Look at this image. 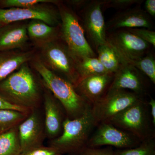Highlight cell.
<instances>
[{
  "instance_id": "obj_1",
  "label": "cell",
  "mask_w": 155,
  "mask_h": 155,
  "mask_svg": "<svg viewBox=\"0 0 155 155\" xmlns=\"http://www.w3.org/2000/svg\"><path fill=\"white\" fill-rule=\"evenodd\" d=\"M0 96L14 105L30 110L39 109L41 89L28 63L0 82Z\"/></svg>"
},
{
  "instance_id": "obj_2",
  "label": "cell",
  "mask_w": 155,
  "mask_h": 155,
  "mask_svg": "<svg viewBox=\"0 0 155 155\" xmlns=\"http://www.w3.org/2000/svg\"><path fill=\"white\" fill-rule=\"evenodd\" d=\"M33 66L41 77L44 86L61 103L67 118H78L91 107V105L78 93L73 84L50 70L42 61H35Z\"/></svg>"
},
{
  "instance_id": "obj_3",
  "label": "cell",
  "mask_w": 155,
  "mask_h": 155,
  "mask_svg": "<svg viewBox=\"0 0 155 155\" xmlns=\"http://www.w3.org/2000/svg\"><path fill=\"white\" fill-rule=\"evenodd\" d=\"M97 125L91 107L78 118L71 119L66 117L62 133L50 141L49 146L55 148L62 155H78L86 147L92 130Z\"/></svg>"
},
{
  "instance_id": "obj_4",
  "label": "cell",
  "mask_w": 155,
  "mask_h": 155,
  "mask_svg": "<svg viewBox=\"0 0 155 155\" xmlns=\"http://www.w3.org/2000/svg\"><path fill=\"white\" fill-rule=\"evenodd\" d=\"M61 37L76 59L96 57V54L87 40L83 26L77 15L69 8L59 5Z\"/></svg>"
},
{
  "instance_id": "obj_5",
  "label": "cell",
  "mask_w": 155,
  "mask_h": 155,
  "mask_svg": "<svg viewBox=\"0 0 155 155\" xmlns=\"http://www.w3.org/2000/svg\"><path fill=\"white\" fill-rule=\"evenodd\" d=\"M43 63L50 70L58 73L74 85L80 79L76 69V58L67 46L57 39L41 45Z\"/></svg>"
},
{
  "instance_id": "obj_6",
  "label": "cell",
  "mask_w": 155,
  "mask_h": 155,
  "mask_svg": "<svg viewBox=\"0 0 155 155\" xmlns=\"http://www.w3.org/2000/svg\"><path fill=\"white\" fill-rule=\"evenodd\" d=\"M147 113L146 105L141 99L106 122L133 134L142 142L150 138Z\"/></svg>"
},
{
  "instance_id": "obj_7",
  "label": "cell",
  "mask_w": 155,
  "mask_h": 155,
  "mask_svg": "<svg viewBox=\"0 0 155 155\" xmlns=\"http://www.w3.org/2000/svg\"><path fill=\"white\" fill-rule=\"evenodd\" d=\"M140 95L126 90H108L91 106L97 123L107 122L111 118L141 99Z\"/></svg>"
},
{
  "instance_id": "obj_8",
  "label": "cell",
  "mask_w": 155,
  "mask_h": 155,
  "mask_svg": "<svg viewBox=\"0 0 155 155\" xmlns=\"http://www.w3.org/2000/svg\"><path fill=\"white\" fill-rule=\"evenodd\" d=\"M107 41L123 61H135L148 54L151 45L126 29L113 31L107 35Z\"/></svg>"
},
{
  "instance_id": "obj_9",
  "label": "cell",
  "mask_w": 155,
  "mask_h": 155,
  "mask_svg": "<svg viewBox=\"0 0 155 155\" xmlns=\"http://www.w3.org/2000/svg\"><path fill=\"white\" fill-rule=\"evenodd\" d=\"M141 142L133 134L108 122H102L94 134L89 139L86 147L98 148L108 145L125 149L138 146Z\"/></svg>"
},
{
  "instance_id": "obj_10",
  "label": "cell",
  "mask_w": 155,
  "mask_h": 155,
  "mask_svg": "<svg viewBox=\"0 0 155 155\" xmlns=\"http://www.w3.org/2000/svg\"><path fill=\"white\" fill-rule=\"evenodd\" d=\"M42 5L27 8L0 9V23L7 25L28 19H38L52 26L58 25L61 21L59 11Z\"/></svg>"
},
{
  "instance_id": "obj_11",
  "label": "cell",
  "mask_w": 155,
  "mask_h": 155,
  "mask_svg": "<svg viewBox=\"0 0 155 155\" xmlns=\"http://www.w3.org/2000/svg\"><path fill=\"white\" fill-rule=\"evenodd\" d=\"M38 109L31 110L28 117L18 126L22 153L41 146L46 137L44 119Z\"/></svg>"
},
{
  "instance_id": "obj_12",
  "label": "cell",
  "mask_w": 155,
  "mask_h": 155,
  "mask_svg": "<svg viewBox=\"0 0 155 155\" xmlns=\"http://www.w3.org/2000/svg\"><path fill=\"white\" fill-rule=\"evenodd\" d=\"M103 4V1H90L83 10L84 29L96 48L107 42Z\"/></svg>"
},
{
  "instance_id": "obj_13",
  "label": "cell",
  "mask_w": 155,
  "mask_h": 155,
  "mask_svg": "<svg viewBox=\"0 0 155 155\" xmlns=\"http://www.w3.org/2000/svg\"><path fill=\"white\" fill-rule=\"evenodd\" d=\"M106 31H115L121 29L153 28L150 17L139 6L121 11L106 24Z\"/></svg>"
},
{
  "instance_id": "obj_14",
  "label": "cell",
  "mask_w": 155,
  "mask_h": 155,
  "mask_svg": "<svg viewBox=\"0 0 155 155\" xmlns=\"http://www.w3.org/2000/svg\"><path fill=\"white\" fill-rule=\"evenodd\" d=\"M45 87V86H44ZM43 95L45 110L44 123L46 136L52 140L61 135L64 119L61 103L50 91L45 87Z\"/></svg>"
},
{
  "instance_id": "obj_15",
  "label": "cell",
  "mask_w": 155,
  "mask_h": 155,
  "mask_svg": "<svg viewBox=\"0 0 155 155\" xmlns=\"http://www.w3.org/2000/svg\"><path fill=\"white\" fill-rule=\"evenodd\" d=\"M122 59V64L108 88V90L129 89L139 95L143 94L145 84L142 73L132 64Z\"/></svg>"
},
{
  "instance_id": "obj_16",
  "label": "cell",
  "mask_w": 155,
  "mask_h": 155,
  "mask_svg": "<svg viewBox=\"0 0 155 155\" xmlns=\"http://www.w3.org/2000/svg\"><path fill=\"white\" fill-rule=\"evenodd\" d=\"M114 75V74H101L81 78L75 85V90L92 106L104 96Z\"/></svg>"
},
{
  "instance_id": "obj_17",
  "label": "cell",
  "mask_w": 155,
  "mask_h": 155,
  "mask_svg": "<svg viewBox=\"0 0 155 155\" xmlns=\"http://www.w3.org/2000/svg\"><path fill=\"white\" fill-rule=\"evenodd\" d=\"M28 38L25 24L15 22L3 25L0 28V51L22 48Z\"/></svg>"
},
{
  "instance_id": "obj_18",
  "label": "cell",
  "mask_w": 155,
  "mask_h": 155,
  "mask_svg": "<svg viewBox=\"0 0 155 155\" xmlns=\"http://www.w3.org/2000/svg\"><path fill=\"white\" fill-rule=\"evenodd\" d=\"M31 51H0V82L32 58Z\"/></svg>"
},
{
  "instance_id": "obj_19",
  "label": "cell",
  "mask_w": 155,
  "mask_h": 155,
  "mask_svg": "<svg viewBox=\"0 0 155 155\" xmlns=\"http://www.w3.org/2000/svg\"><path fill=\"white\" fill-rule=\"evenodd\" d=\"M27 30L28 38L41 45L57 39L59 35L58 27L38 19L31 20L27 25Z\"/></svg>"
},
{
  "instance_id": "obj_20",
  "label": "cell",
  "mask_w": 155,
  "mask_h": 155,
  "mask_svg": "<svg viewBox=\"0 0 155 155\" xmlns=\"http://www.w3.org/2000/svg\"><path fill=\"white\" fill-rule=\"evenodd\" d=\"M97 51L101 64L109 73L115 74L122 64L121 57L116 50L107 41L98 47Z\"/></svg>"
},
{
  "instance_id": "obj_21",
  "label": "cell",
  "mask_w": 155,
  "mask_h": 155,
  "mask_svg": "<svg viewBox=\"0 0 155 155\" xmlns=\"http://www.w3.org/2000/svg\"><path fill=\"white\" fill-rule=\"evenodd\" d=\"M18 126L0 135V155H19L22 153Z\"/></svg>"
},
{
  "instance_id": "obj_22",
  "label": "cell",
  "mask_w": 155,
  "mask_h": 155,
  "mask_svg": "<svg viewBox=\"0 0 155 155\" xmlns=\"http://www.w3.org/2000/svg\"><path fill=\"white\" fill-rule=\"evenodd\" d=\"M76 66L80 79L91 75L110 74L96 57L76 59Z\"/></svg>"
},
{
  "instance_id": "obj_23",
  "label": "cell",
  "mask_w": 155,
  "mask_h": 155,
  "mask_svg": "<svg viewBox=\"0 0 155 155\" xmlns=\"http://www.w3.org/2000/svg\"><path fill=\"white\" fill-rule=\"evenodd\" d=\"M30 113L7 109L0 110V135L19 125Z\"/></svg>"
},
{
  "instance_id": "obj_24",
  "label": "cell",
  "mask_w": 155,
  "mask_h": 155,
  "mask_svg": "<svg viewBox=\"0 0 155 155\" xmlns=\"http://www.w3.org/2000/svg\"><path fill=\"white\" fill-rule=\"evenodd\" d=\"M127 63L132 64L142 74L147 75L155 84V60L153 54H148L142 58Z\"/></svg>"
},
{
  "instance_id": "obj_25",
  "label": "cell",
  "mask_w": 155,
  "mask_h": 155,
  "mask_svg": "<svg viewBox=\"0 0 155 155\" xmlns=\"http://www.w3.org/2000/svg\"><path fill=\"white\" fill-rule=\"evenodd\" d=\"M114 155H155L154 140L148 139L135 147L114 151Z\"/></svg>"
},
{
  "instance_id": "obj_26",
  "label": "cell",
  "mask_w": 155,
  "mask_h": 155,
  "mask_svg": "<svg viewBox=\"0 0 155 155\" xmlns=\"http://www.w3.org/2000/svg\"><path fill=\"white\" fill-rule=\"evenodd\" d=\"M55 0H2L0 1V6L3 8H31L44 4H59Z\"/></svg>"
},
{
  "instance_id": "obj_27",
  "label": "cell",
  "mask_w": 155,
  "mask_h": 155,
  "mask_svg": "<svg viewBox=\"0 0 155 155\" xmlns=\"http://www.w3.org/2000/svg\"><path fill=\"white\" fill-rule=\"evenodd\" d=\"M142 2L140 0H104L103 1L102 8L123 11L130 8L134 5H139Z\"/></svg>"
},
{
  "instance_id": "obj_28",
  "label": "cell",
  "mask_w": 155,
  "mask_h": 155,
  "mask_svg": "<svg viewBox=\"0 0 155 155\" xmlns=\"http://www.w3.org/2000/svg\"><path fill=\"white\" fill-rule=\"evenodd\" d=\"M149 44L155 46V32L146 28H134L126 29Z\"/></svg>"
},
{
  "instance_id": "obj_29",
  "label": "cell",
  "mask_w": 155,
  "mask_h": 155,
  "mask_svg": "<svg viewBox=\"0 0 155 155\" xmlns=\"http://www.w3.org/2000/svg\"><path fill=\"white\" fill-rule=\"evenodd\" d=\"M23 154V153H22ZM24 155H62L61 153L52 147H45L43 145L29 150Z\"/></svg>"
},
{
  "instance_id": "obj_30",
  "label": "cell",
  "mask_w": 155,
  "mask_h": 155,
  "mask_svg": "<svg viewBox=\"0 0 155 155\" xmlns=\"http://www.w3.org/2000/svg\"><path fill=\"white\" fill-rule=\"evenodd\" d=\"M78 155H114V151L110 147L104 148L85 147Z\"/></svg>"
},
{
  "instance_id": "obj_31",
  "label": "cell",
  "mask_w": 155,
  "mask_h": 155,
  "mask_svg": "<svg viewBox=\"0 0 155 155\" xmlns=\"http://www.w3.org/2000/svg\"><path fill=\"white\" fill-rule=\"evenodd\" d=\"M3 109L15 110L23 112H30L31 111L26 108L12 104L0 96V110Z\"/></svg>"
},
{
  "instance_id": "obj_32",
  "label": "cell",
  "mask_w": 155,
  "mask_h": 155,
  "mask_svg": "<svg viewBox=\"0 0 155 155\" xmlns=\"http://www.w3.org/2000/svg\"><path fill=\"white\" fill-rule=\"evenodd\" d=\"M145 10L147 14L153 17H155V1L147 0L145 2Z\"/></svg>"
},
{
  "instance_id": "obj_33",
  "label": "cell",
  "mask_w": 155,
  "mask_h": 155,
  "mask_svg": "<svg viewBox=\"0 0 155 155\" xmlns=\"http://www.w3.org/2000/svg\"><path fill=\"white\" fill-rule=\"evenodd\" d=\"M68 3H69L72 6L78 8H84V7L88 4L90 1L86 0H74V1H68Z\"/></svg>"
},
{
  "instance_id": "obj_34",
  "label": "cell",
  "mask_w": 155,
  "mask_h": 155,
  "mask_svg": "<svg viewBox=\"0 0 155 155\" xmlns=\"http://www.w3.org/2000/svg\"><path fill=\"white\" fill-rule=\"evenodd\" d=\"M148 104L150 106L151 115L152 116V122L153 125H155V101L153 98L151 99L148 102Z\"/></svg>"
},
{
  "instance_id": "obj_35",
  "label": "cell",
  "mask_w": 155,
  "mask_h": 155,
  "mask_svg": "<svg viewBox=\"0 0 155 155\" xmlns=\"http://www.w3.org/2000/svg\"><path fill=\"white\" fill-rule=\"evenodd\" d=\"M4 25V24H2V23H0V28H2V27L3 26V25Z\"/></svg>"
},
{
  "instance_id": "obj_36",
  "label": "cell",
  "mask_w": 155,
  "mask_h": 155,
  "mask_svg": "<svg viewBox=\"0 0 155 155\" xmlns=\"http://www.w3.org/2000/svg\"><path fill=\"white\" fill-rule=\"evenodd\" d=\"M19 155H24L23 154L21 153V154H19Z\"/></svg>"
}]
</instances>
